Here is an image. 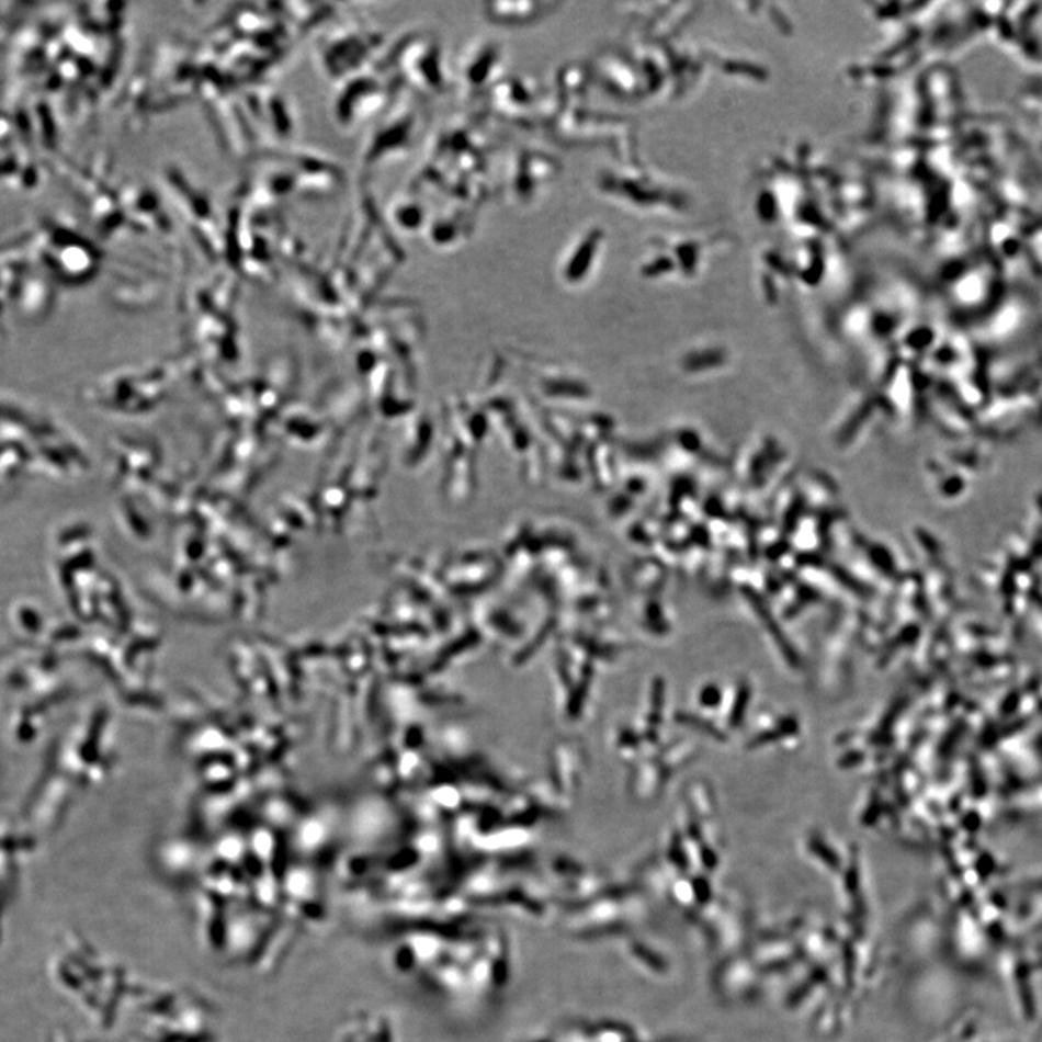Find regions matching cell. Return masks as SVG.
<instances>
[{"label": "cell", "instance_id": "1", "mask_svg": "<svg viewBox=\"0 0 1042 1042\" xmlns=\"http://www.w3.org/2000/svg\"><path fill=\"white\" fill-rule=\"evenodd\" d=\"M999 974L1015 1009L1026 1021L1039 1012V985L1042 982V938L1005 941L998 950Z\"/></svg>", "mask_w": 1042, "mask_h": 1042}, {"label": "cell", "instance_id": "2", "mask_svg": "<svg viewBox=\"0 0 1042 1042\" xmlns=\"http://www.w3.org/2000/svg\"><path fill=\"white\" fill-rule=\"evenodd\" d=\"M560 170L559 161L551 154L536 148H523L516 154L507 188L519 205H529L555 183Z\"/></svg>", "mask_w": 1042, "mask_h": 1042}, {"label": "cell", "instance_id": "3", "mask_svg": "<svg viewBox=\"0 0 1042 1042\" xmlns=\"http://www.w3.org/2000/svg\"><path fill=\"white\" fill-rule=\"evenodd\" d=\"M489 106L492 111L510 121H521L528 124L533 121H545V113L550 111V99L541 92L537 84L523 79L501 80L487 93ZM486 97V98H487Z\"/></svg>", "mask_w": 1042, "mask_h": 1042}, {"label": "cell", "instance_id": "4", "mask_svg": "<svg viewBox=\"0 0 1042 1042\" xmlns=\"http://www.w3.org/2000/svg\"><path fill=\"white\" fill-rule=\"evenodd\" d=\"M505 49L492 39L471 45L462 57L457 79L469 97H487L489 90L502 80Z\"/></svg>", "mask_w": 1042, "mask_h": 1042}, {"label": "cell", "instance_id": "5", "mask_svg": "<svg viewBox=\"0 0 1042 1042\" xmlns=\"http://www.w3.org/2000/svg\"><path fill=\"white\" fill-rule=\"evenodd\" d=\"M410 77L420 92L443 94L450 89L451 81L445 66L442 44L437 36L419 35L411 43Z\"/></svg>", "mask_w": 1042, "mask_h": 1042}, {"label": "cell", "instance_id": "6", "mask_svg": "<svg viewBox=\"0 0 1042 1042\" xmlns=\"http://www.w3.org/2000/svg\"><path fill=\"white\" fill-rule=\"evenodd\" d=\"M593 84L600 86L609 97L618 101H632L638 97V83L628 57L614 48L601 52L591 65Z\"/></svg>", "mask_w": 1042, "mask_h": 1042}, {"label": "cell", "instance_id": "7", "mask_svg": "<svg viewBox=\"0 0 1042 1042\" xmlns=\"http://www.w3.org/2000/svg\"><path fill=\"white\" fill-rule=\"evenodd\" d=\"M607 243V233L600 226H590L566 249L560 260V275L566 283L586 280L600 267Z\"/></svg>", "mask_w": 1042, "mask_h": 1042}, {"label": "cell", "instance_id": "8", "mask_svg": "<svg viewBox=\"0 0 1042 1042\" xmlns=\"http://www.w3.org/2000/svg\"><path fill=\"white\" fill-rule=\"evenodd\" d=\"M559 7L555 2H491L483 4V13L502 29H525L554 15Z\"/></svg>", "mask_w": 1042, "mask_h": 1042}, {"label": "cell", "instance_id": "9", "mask_svg": "<svg viewBox=\"0 0 1042 1042\" xmlns=\"http://www.w3.org/2000/svg\"><path fill=\"white\" fill-rule=\"evenodd\" d=\"M475 220L469 208H452L433 216L428 226L429 242L438 249H451L469 239Z\"/></svg>", "mask_w": 1042, "mask_h": 1042}, {"label": "cell", "instance_id": "10", "mask_svg": "<svg viewBox=\"0 0 1042 1042\" xmlns=\"http://www.w3.org/2000/svg\"><path fill=\"white\" fill-rule=\"evenodd\" d=\"M592 84V69L586 63H569L557 75V94L568 101L570 107L581 106Z\"/></svg>", "mask_w": 1042, "mask_h": 1042}, {"label": "cell", "instance_id": "11", "mask_svg": "<svg viewBox=\"0 0 1042 1042\" xmlns=\"http://www.w3.org/2000/svg\"><path fill=\"white\" fill-rule=\"evenodd\" d=\"M1040 1042H1042V1034H1041V1037H1040Z\"/></svg>", "mask_w": 1042, "mask_h": 1042}]
</instances>
